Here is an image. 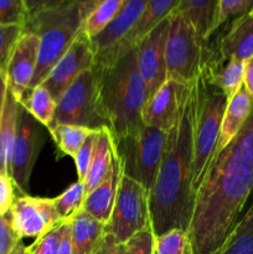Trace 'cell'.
<instances>
[{"mask_svg": "<svg viewBox=\"0 0 253 254\" xmlns=\"http://www.w3.org/2000/svg\"><path fill=\"white\" fill-rule=\"evenodd\" d=\"M243 88L250 94L253 102V57L245 62V71H243Z\"/></svg>", "mask_w": 253, "mask_h": 254, "instance_id": "43", "label": "cell"}, {"mask_svg": "<svg viewBox=\"0 0 253 254\" xmlns=\"http://www.w3.org/2000/svg\"><path fill=\"white\" fill-rule=\"evenodd\" d=\"M16 186L9 175L0 174V216L10 212L15 200H16Z\"/></svg>", "mask_w": 253, "mask_h": 254, "instance_id": "39", "label": "cell"}, {"mask_svg": "<svg viewBox=\"0 0 253 254\" xmlns=\"http://www.w3.org/2000/svg\"><path fill=\"white\" fill-rule=\"evenodd\" d=\"M155 254H193L188 232L174 228L155 237Z\"/></svg>", "mask_w": 253, "mask_h": 254, "instance_id": "31", "label": "cell"}, {"mask_svg": "<svg viewBox=\"0 0 253 254\" xmlns=\"http://www.w3.org/2000/svg\"><path fill=\"white\" fill-rule=\"evenodd\" d=\"M148 226H151L149 191L123 171L106 231L119 243H126Z\"/></svg>", "mask_w": 253, "mask_h": 254, "instance_id": "9", "label": "cell"}, {"mask_svg": "<svg viewBox=\"0 0 253 254\" xmlns=\"http://www.w3.org/2000/svg\"><path fill=\"white\" fill-rule=\"evenodd\" d=\"M253 109V102L250 94L246 89L241 88L232 98L228 101L226 107L225 114H223L222 123H221L220 136H218L217 145L215 150V158L225 146L230 144V141L235 138L241 130L245 123L247 122L251 112Z\"/></svg>", "mask_w": 253, "mask_h": 254, "instance_id": "20", "label": "cell"}, {"mask_svg": "<svg viewBox=\"0 0 253 254\" xmlns=\"http://www.w3.org/2000/svg\"><path fill=\"white\" fill-rule=\"evenodd\" d=\"M73 254H96L106 236V226L83 208L71 218Z\"/></svg>", "mask_w": 253, "mask_h": 254, "instance_id": "21", "label": "cell"}, {"mask_svg": "<svg viewBox=\"0 0 253 254\" xmlns=\"http://www.w3.org/2000/svg\"><path fill=\"white\" fill-rule=\"evenodd\" d=\"M227 29L218 37L215 51L222 60L246 62L253 57V17L250 12L227 22Z\"/></svg>", "mask_w": 253, "mask_h": 254, "instance_id": "18", "label": "cell"}, {"mask_svg": "<svg viewBox=\"0 0 253 254\" xmlns=\"http://www.w3.org/2000/svg\"><path fill=\"white\" fill-rule=\"evenodd\" d=\"M213 54L215 50L210 46V41L201 39L193 25L184 15L174 11L169 16L165 46L168 79L191 83Z\"/></svg>", "mask_w": 253, "mask_h": 254, "instance_id": "6", "label": "cell"}, {"mask_svg": "<svg viewBox=\"0 0 253 254\" xmlns=\"http://www.w3.org/2000/svg\"><path fill=\"white\" fill-rule=\"evenodd\" d=\"M19 103L25 107V109L49 130L54 123L57 101L42 84H39L27 92L26 96Z\"/></svg>", "mask_w": 253, "mask_h": 254, "instance_id": "26", "label": "cell"}, {"mask_svg": "<svg viewBox=\"0 0 253 254\" xmlns=\"http://www.w3.org/2000/svg\"><path fill=\"white\" fill-rule=\"evenodd\" d=\"M122 173H123V166H122L121 158L117 154L116 149L113 163H112L108 174L84 197L82 208L87 213H89L92 217H94L104 225H107L109 222V218H111L117 191H118L119 183H121Z\"/></svg>", "mask_w": 253, "mask_h": 254, "instance_id": "19", "label": "cell"}, {"mask_svg": "<svg viewBox=\"0 0 253 254\" xmlns=\"http://www.w3.org/2000/svg\"><path fill=\"white\" fill-rule=\"evenodd\" d=\"M14 231L22 238H39L63 222L55 207L54 198L21 195L16 197L9 212Z\"/></svg>", "mask_w": 253, "mask_h": 254, "instance_id": "12", "label": "cell"}, {"mask_svg": "<svg viewBox=\"0 0 253 254\" xmlns=\"http://www.w3.org/2000/svg\"><path fill=\"white\" fill-rule=\"evenodd\" d=\"M19 102L7 87L4 113L0 122V174L9 175V161L16 133Z\"/></svg>", "mask_w": 253, "mask_h": 254, "instance_id": "25", "label": "cell"}, {"mask_svg": "<svg viewBox=\"0 0 253 254\" xmlns=\"http://www.w3.org/2000/svg\"><path fill=\"white\" fill-rule=\"evenodd\" d=\"M93 131L92 129L84 128L79 126H71V124H57L49 129L52 139L56 143L57 148L71 158H74L84 140L91 135Z\"/></svg>", "mask_w": 253, "mask_h": 254, "instance_id": "28", "label": "cell"}, {"mask_svg": "<svg viewBox=\"0 0 253 254\" xmlns=\"http://www.w3.org/2000/svg\"><path fill=\"white\" fill-rule=\"evenodd\" d=\"M190 84L166 79L144 106L141 112L144 126L169 133L176 123L184 99L190 91Z\"/></svg>", "mask_w": 253, "mask_h": 254, "instance_id": "14", "label": "cell"}, {"mask_svg": "<svg viewBox=\"0 0 253 254\" xmlns=\"http://www.w3.org/2000/svg\"><path fill=\"white\" fill-rule=\"evenodd\" d=\"M25 6H26L27 16L37 14L45 10L59 9V7L66 6V5L72 4L76 0H24ZM27 19V17H26Z\"/></svg>", "mask_w": 253, "mask_h": 254, "instance_id": "40", "label": "cell"}, {"mask_svg": "<svg viewBox=\"0 0 253 254\" xmlns=\"http://www.w3.org/2000/svg\"><path fill=\"white\" fill-rule=\"evenodd\" d=\"M98 131L96 130L84 140L83 145L76 154L73 158L74 165H76L77 176H78V181H84L87 174H88L89 168H91L92 160H93L94 150H96L97 140H98Z\"/></svg>", "mask_w": 253, "mask_h": 254, "instance_id": "36", "label": "cell"}, {"mask_svg": "<svg viewBox=\"0 0 253 254\" xmlns=\"http://www.w3.org/2000/svg\"><path fill=\"white\" fill-rule=\"evenodd\" d=\"M27 11L24 0H0V25L24 27Z\"/></svg>", "mask_w": 253, "mask_h": 254, "instance_id": "37", "label": "cell"}, {"mask_svg": "<svg viewBox=\"0 0 253 254\" xmlns=\"http://www.w3.org/2000/svg\"><path fill=\"white\" fill-rule=\"evenodd\" d=\"M96 254H124V243H119L113 235L106 232Z\"/></svg>", "mask_w": 253, "mask_h": 254, "instance_id": "41", "label": "cell"}, {"mask_svg": "<svg viewBox=\"0 0 253 254\" xmlns=\"http://www.w3.org/2000/svg\"><path fill=\"white\" fill-rule=\"evenodd\" d=\"M217 254H253V203L236 223Z\"/></svg>", "mask_w": 253, "mask_h": 254, "instance_id": "27", "label": "cell"}, {"mask_svg": "<svg viewBox=\"0 0 253 254\" xmlns=\"http://www.w3.org/2000/svg\"><path fill=\"white\" fill-rule=\"evenodd\" d=\"M94 67L98 71L102 104L114 141L133 135L144 127L141 112L148 101L136 49L109 64Z\"/></svg>", "mask_w": 253, "mask_h": 254, "instance_id": "3", "label": "cell"}, {"mask_svg": "<svg viewBox=\"0 0 253 254\" xmlns=\"http://www.w3.org/2000/svg\"><path fill=\"white\" fill-rule=\"evenodd\" d=\"M250 14H251V15H252V17H253V7H252V9H251V11H250Z\"/></svg>", "mask_w": 253, "mask_h": 254, "instance_id": "47", "label": "cell"}, {"mask_svg": "<svg viewBox=\"0 0 253 254\" xmlns=\"http://www.w3.org/2000/svg\"><path fill=\"white\" fill-rule=\"evenodd\" d=\"M20 241L21 240L12 228L9 213L0 216V254H10Z\"/></svg>", "mask_w": 253, "mask_h": 254, "instance_id": "38", "label": "cell"}, {"mask_svg": "<svg viewBox=\"0 0 253 254\" xmlns=\"http://www.w3.org/2000/svg\"><path fill=\"white\" fill-rule=\"evenodd\" d=\"M122 4L123 0H98L84 19L82 31L89 39H93L94 36L101 34L113 21Z\"/></svg>", "mask_w": 253, "mask_h": 254, "instance_id": "29", "label": "cell"}, {"mask_svg": "<svg viewBox=\"0 0 253 254\" xmlns=\"http://www.w3.org/2000/svg\"><path fill=\"white\" fill-rule=\"evenodd\" d=\"M175 11L184 15L205 41L216 34L218 0H180Z\"/></svg>", "mask_w": 253, "mask_h": 254, "instance_id": "22", "label": "cell"}, {"mask_svg": "<svg viewBox=\"0 0 253 254\" xmlns=\"http://www.w3.org/2000/svg\"><path fill=\"white\" fill-rule=\"evenodd\" d=\"M114 154H116V145H114V139L111 131L108 128L99 129L93 160L83 181L86 195L89 191L93 190L108 174L113 163Z\"/></svg>", "mask_w": 253, "mask_h": 254, "instance_id": "24", "label": "cell"}, {"mask_svg": "<svg viewBox=\"0 0 253 254\" xmlns=\"http://www.w3.org/2000/svg\"><path fill=\"white\" fill-rule=\"evenodd\" d=\"M86 189L83 181H77L66 189L61 195L54 198L55 207L62 221L69 220L83 206Z\"/></svg>", "mask_w": 253, "mask_h": 254, "instance_id": "30", "label": "cell"}, {"mask_svg": "<svg viewBox=\"0 0 253 254\" xmlns=\"http://www.w3.org/2000/svg\"><path fill=\"white\" fill-rule=\"evenodd\" d=\"M57 254H73V243H72L71 220L64 221L63 232H62L61 242H60L59 253Z\"/></svg>", "mask_w": 253, "mask_h": 254, "instance_id": "42", "label": "cell"}, {"mask_svg": "<svg viewBox=\"0 0 253 254\" xmlns=\"http://www.w3.org/2000/svg\"><path fill=\"white\" fill-rule=\"evenodd\" d=\"M39 36L24 31L12 50L5 73L7 87L17 102H21L29 91L39 61Z\"/></svg>", "mask_w": 253, "mask_h": 254, "instance_id": "15", "label": "cell"}, {"mask_svg": "<svg viewBox=\"0 0 253 254\" xmlns=\"http://www.w3.org/2000/svg\"><path fill=\"white\" fill-rule=\"evenodd\" d=\"M78 1L83 5L84 12H86V16H87V15L89 14V11L93 9V6L96 5V2L98 1V0H78Z\"/></svg>", "mask_w": 253, "mask_h": 254, "instance_id": "46", "label": "cell"}, {"mask_svg": "<svg viewBox=\"0 0 253 254\" xmlns=\"http://www.w3.org/2000/svg\"><path fill=\"white\" fill-rule=\"evenodd\" d=\"M253 7V0H218L216 31L231 20L245 15Z\"/></svg>", "mask_w": 253, "mask_h": 254, "instance_id": "32", "label": "cell"}, {"mask_svg": "<svg viewBox=\"0 0 253 254\" xmlns=\"http://www.w3.org/2000/svg\"><path fill=\"white\" fill-rule=\"evenodd\" d=\"M149 0H123L113 21L97 36L91 39L96 60L108 54L136 24L145 10Z\"/></svg>", "mask_w": 253, "mask_h": 254, "instance_id": "17", "label": "cell"}, {"mask_svg": "<svg viewBox=\"0 0 253 254\" xmlns=\"http://www.w3.org/2000/svg\"><path fill=\"white\" fill-rule=\"evenodd\" d=\"M192 163L193 88L191 82L176 123L168 134L165 154L149 192L150 222L155 237L174 228L188 232L193 206Z\"/></svg>", "mask_w": 253, "mask_h": 254, "instance_id": "2", "label": "cell"}, {"mask_svg": "<svg viewBox=\"0 0 253 254\" xmlns=\"http://www.w3.org/2000/svg\"><path fill=\"white\" fill-rule=\"evenodd\" d=\"M24 32L19 25H0V71H5L17 40Z\"/></svg>", "mask_w": 253, "mask_h": 254, "instance_id": "33", "label": "cell"}, {"mask_svg": "<svg viewBox=\"0 0 253 254\" xmlns=\"http://www.w3.org/2000/svg\"><path fill=\"white\" fill-rule=\"evenodd\" d=\"M47 128L19 103L16 133L9 161V176L21 195L30 191V179L39 154L46 141Z\"/></svg>", "mask_w": 253, "mask_h": 254, "instance_id": "10", "label": "cell"}, {"mask_svg": "<svg viewBox=\"0 0 253 254\" xmlns=\"http://www.w3.org/2000/svg\"><path fill=\"white\" fill-rule=\"evenodd\" d=\"M10 254H30L29 252V247H26V246L24 245V243L20 241L19 243H17L16 246H15L14 250L10 252Z\"/></svg>", "mask_w": 253, "mask_h": 254, "instance_id": "45", "label": "cell"}, {"mask_svg": "<svg viewBox=\"0 0 253 254\" xmlns=\"http://www.w3.org/2000/svg\"><path fill=\"white\" fill-rule=\"evenodd\" d=\"M193 88V163L191 190L192 196L202 183L215 155L221 123L228 99L213 83L207 64L192 82Z\"/></svg>", "mask_w": 253, "mask_h": 254, "instance_id": "4", "label": "cell"}, {"mask_svg": "<svg viewBox=\"0 0 253 254\" xmlns=\"http://www.w3.org/2000/svg\"><path fill=\"white\" fill-rule=\"evenodd\" d=\"M63 222L59 223L47 231L41 237L36 238L31 246H29L30 254H57L59 253L60 242H61L62 232H63Z\"/></svg>", "mask_w": 253, "mask_h": 254, "instance_id": "35", "label": "cell"}, {"mask_svg": "<svg viewBox=\"0 0 253 254\" xmlns=\"http://www.w3.org/2000/svg\"><path fill=\"white\" fill-rule=\"evenodd\" d=\"M207 68L213 83L223 92L228 101L243 87L245 62L238 60H222L215 51L207 62Z\"/></svg>", "mask_w": 253, "mask_h": 254, "instance_id": "23", "label": "cell"}, {"mask_svg": "<svg viewBox=\"0 0 253 254\" xmlns=\"http://www.w3.org/2000/svg\"><path fill=\"white\" fill-rule=\"evenodd\" d=\"M253 190V109L210 163L193 197L188 228L193 254H217Z\"/></svg>", "mask_w": 253, "mask_h": 254, "instance_id": "1", "label": "cell"}, {"mask_svg": "<svg viewBox=\"0 0 253 254\" xmlns=\"http://www.w3.org/2000/svg\"><path fill=\"white\" fill-rule=\"evenodd\" d=\"M124 254H155V235L148 226L124 243Z\"/></svg>", "mask_w": 253, "mask_h": 254, "instance_id": "34", "label": "cell"}, {"mask_svg": "<svg viewBox=\"0 0 253 254\" xmlns=\"http://www.w3.org/2000/svg\"><path fill=\"white\" fill-rule=\"evenodd\" d=\"M7 93V81L5 71H0V122H1L2 113H4L5 101H6Z\"/></svg>", "mask_w": 253, "mask_h": 254, "instance_id": "44", "label": "cell"}, {"mask_svg": "<svg viewBox=\"0 0 253 254\" xmlns=\"http://www.w3.org/2000/svg\"><path fill=\"white\" fill-rule=\"evenodd\" d=\"M168 134L144 126L126 138L114 141L123 171L150 192L165 154Z\"/></svg>", "mask_w": 253, "mask_h": 254, "instance_id": "8", "label": "cell"}, {"mask_svg": "<svg viewBox=\"0 0 253 254\" xmlns=\"http://www.w3.org/2000/svg\"><path fill=\"white\" fill-rule=\"evenodd\" d=\"M96 64V54L91 39L81 30L71 46L55 64L46 78L40 84L52 94L56 101L71 86L74 79Z\"/></svg>", "mask_w": 253, "mask_h": 254, "instance_id": "11", "label": "cell"}, {"mask_svg": "<svg viewBox=\"0 0 253 254\" xmlns=\"http://www.w3.org/2000/svg\"><path fill=\"white\" fill-rule=\"evenodd\" d=\"M179 2L180 0H149L145 10L136 24L131 27L130 31L108 54L96 60L94 64H109L135 49L146 35L150 34L159 24H161L175 11L176 7L179 6Z\"/></svg>", "mask_w": 253, "mask_h": 254, "instance_id": "16", "label": "cell"}, {"mask_svg": "<svg viewBox=\"0 0 253 254\" xmlns=\"http://www.w3.org/2000/svg\"><path fill=\"white\" fill-rule=\"evenodd\" d=\"M84 19L86 12L78 0L59 9L45 10L27 16L24 31L32 32L40 39L39 61L29 91L46 78L55 64L68 50L81 32Z\"/></svg>", "mask_w": 253, "mask_h": 254, "instance_id": "5", "label": "cell"}, {"mask_svg": "<svg viewBox=\"0 0 253 254\" xmlns=\"http://www.w3.org/2000/svg\"><path fill=\"white\" fill-rule=\"evenodd\" d=\"M57 124L79 126L92 130L109 129L99 92L98 71L94 66L79 74L60 97L54 123L49 129Z\"/></svg>", "mask_w": 253, "mask_h": 254, "instance_id": "7", "label": "cell"}, {"mask_svg": "<svg viewBox=\"0 0 253 254\" xmlns=\"http://www.w3.org/2000/svg\"><path fill=\"white\" fill-rule=\"evenodd\" d=\"M169 32V17L146 35L136 49L138 67L148 91V99L168 79L166 74L165 46Z\"/></svg>", "mask_w": 253, "mask_h": 254, "instance_id": "13", "label": "cell"}]
</instances>
